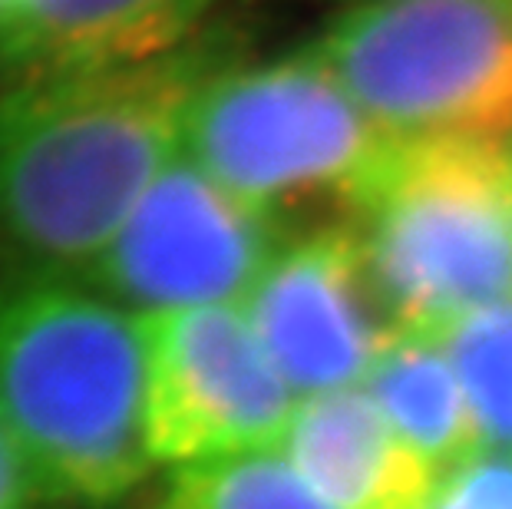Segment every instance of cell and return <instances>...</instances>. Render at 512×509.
I'll return each mask as SVG.
<instances>
[{
    "label": "cell",
    "instance_id": "6da1fadb",
    "mask_svg": "<svg viewBox=\"0 0 512 509\" xmlns=\"http://www.w3.org/2000/svg\"><path fill=\"white\" fill-rule=\"evenodd\" d=\"M238 57L225 27H202L146 63L0 86V245L14 268L90 275L182 153L199 90Z\"/></svg>",
    "mask_w": 512,
    "mask_h": 509
},
{
    "label": "cell",
    "instance_id": "7a4b0ae2",
    "mask_svg": "<svg viewBox=\"0 0 512 509\" xmlns=\"http://www.w3.org/2000/svg\"><path fill=\"white\" fill-rule=\"evenodd\" d=\"M0 424L57 509H119L156 470L139 314L83 278H0Z\"/></svg>",
    "mask_w": 512,
    "mask_h": 509
},
{
    "label": "cell",
    "instance_id": "3957f363",
    "mask_svg": "<svg viewBox=\"0 0 512 509\" xmlns=\"http://www.w3.org/2000/svg\"><path fill=\"white\" fill-rule=\"evenodd\" d=\"M397 149L308 50L225 67L195 96L182 136L195 166L291 232L304 212L354 219Z\"/></svg>",
    "mask_w": 512,
    "mask_h": 509
},
{
    "label": "cell",
    "instance_id": "277c9868",
    "mask_svg": "<svg viewBox=\"0 0 512 509\" xmlns=\"http://www.w3.org/2000/svg\"><path fill=\"white\" fill-rule=\"evenodd\" d=\"M351 222L394 331L443 338L512 305L509 146L400 143Z\"/></svg>",
    "mask_w": 512,
    "mask_h": 509
},
{
    "label": "cell",
    "instance_id": "5b68a950",
    "mask_svg": "<svg viewBox=\"0 0 512 509\" xmlns=\"http://www.w3.org/2000/svg\"><path fill=\"white\" fill-rule=\"evenodd\" d=\"M304 50L397 143L512 146V0L357 4Z\"/></svg>",
    "mask_w": 512,
    "mask_h": 509
},
{
    "label": "cell",
    "instance_id": "8992f818",
    "mask_svg": "<svg viewBox=\"0 0 512 509\" xmlns=\"http://www.w3.org/2000/svg\"><path fill=\"white\" fill-rule=\"evenodd\" d=\"M294 232L179 153L83 281L133 314L242 305Z\"/></svg>",
    "mask_w": 512,
    "mask_h": 509
},
{
    "label": "cell",
    "instance_id": "52a82bcc",
    "mask_svg": "<svg viewBox=\"0 0 512 509\" xmlns=\"http://www.w3.org/2000/svg\"><path fill=\"white\" fill-rule=\"evenodd\" d=\"M143 324L156 467L285 443L298 397L261 348L242 305L159 311Z\"/></svg>",
    "mask_w": 512,
    "mask_h": 509
},
{
    "label": "cell",
    "instance_id": "ba28073f",
    "mask_svg": "<svg viewBox=\"0 0 512 509\" xmlns=\"http://www.w3.org/2000/svg\"><path fill=\"white\" fill-rule=\"evenodd\" d=\"M242 311L298 400L361 387L394 338L351 219L294 235Z\"/></svg>",
    "mask_w": 512,
    "mask_h": 509
},
{
    "label": "cell",
    "instance_id": "9c48e42d",
    "mask_svg": "<svg viewBox=\"0 0 512 509\" xmlns=\"http://www.w3.org/2000/svg\"><path fill=\"white\" fill-rule=\"evenodd\" d=\"M212 0H10L0 10V86L146 63L205 27Z\"/></svg>",
    "mask_w": 512,
    "mask_h": 509
},
{
    "label": "cell",
    "instance_id": "30bf717a",
    "mask_svg": "<svg viewBox=\"0 0 512 509\" xmlns=\"http://www.w3.org/2000/svg\"><path fill=\"white\" fill-rule=\"evenodd\" d=\"M281 450L337 509H427L440 480L364 387L298 400Z\"/></svg>",
    "mask_w": 512,
    "mask_h": 509
},
{
    "label": "cell",
    "instance_id": "8fae6325",
    "mask_svg": "<svg viewBox=\"0 0 512 509\" xmlns=\"http://www.w3.org/2000/svg\"><path fill=\"white\" fill-rule=\"evenodd\" d=\"M361 387L437 476L486 450L460 374L437 334L394 331Z\"/></svg>",
    "mask_w": 512,
    "mask_h": 509
},
{
    "label": "cell",
    "instance_id": "7c38bea8",
    "mask_svg": "<svg viewBox=\"0 0 512 509\" xmlns=\"http://www.w3.org/2000/svg\"><path fill=\"white\" fill-rule=\"evenodd\" d=\"M119 509H337L281 447L176 463Z\"/></svg>",
    "mask_w": 512,
    "mask_h": 509
},
{
    "label": "cell",
    "instance_id": "4fadbf2b",
    "mask_svg": "<svg viewBox=\"0 0 512 509\" xmlns=\"http://www.w3.org/2000/svg\"><path fill=\"white\" fill-rule=\"evenodd\" d=\"M486 450L512 453V305L479 311L443 334Z\"/></svg>",
    "mask_w": 512,
    "mask_h": 509
},
{
    "label": "cell",
    "instance_id": "5bb4252c",
    "mask_svg": "<svg viewBox=\"0 0 512 509\" xmlns=\"http://www.w3.org/2000/svg\"><path fill=\"white\" fill-rule=\"evenodd\" d=\"M427 509H512V453L483 450L443 473Z\"/></svg>",
    "mask_w": 512,
    "mask_h": 509
},
{
    "label": "cell",
    "instance_id": "9a60e30c",
    "mask_svg": "<svg viewBox=\"0 0 512 509\" xmlns=\"http://www.w3.org/2000/svg\"><path fill=\"white\" fill-rule=\"evenodd\" d=\"M0 509H57L4 424H0Z\"/></svg>",
    "mask_w": 512,
    "mask_h": 509
},
{
    "label": "cell",
    "instance_id": "2e32d148",
    "mask_svg": "<svg viewBox=\"0 0 512 509\" xmlns=\"http://www.w3.org/2000/svg\"><path fill=\"white\" fill-rule=\"evenodd\" d=\"M354 4H387V0H354Z\"/></svg>",
    "mask_w": 512,
    "mask_h": 509
},
{
    "label": "cell",
    "instance_id": "e0dca14e",
    "mask_svg": "<svg viewBox=\"0 0 512 509\" xmlns=\"http://www.w3.org/2000/svg\"><path fill=\"white\" fill-rule=\"evenodd\" d=\"M7 4H10V0H0V10H4V7H7Z\"/></svg>",
    "mask_w": 512,
    "mask_h": 509
},
{
    "label": "cell",
    "instance_id": "ac0fdd59",
    "mask_svg": "<svg viewBox=\"0 0 512 509\" xmlns=\"http://www.w3.org/2000/svg\"><path fill=\"white\" fill-rule=\"evenodd\" d=\"M509 159H512V146H509Z\"/></svg>",
    "mask_w": 512,
    "mask_h": 509
}]
</instances>
